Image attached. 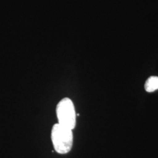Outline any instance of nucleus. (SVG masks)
<instances>
[{
	"label": "nucleus",
	"instance_id": "3",
	"mask_svg": "<svg viewBox=\"0 0 158 158\" xmlns=\"http://www.w3.org/2000/svg\"><path fill=\"white\" fill-rule=\"evenodd\" d=\"M145 89L149 93L158 90V77L151 76L148 79L145 85Z\"/></svg>",
	"mask_w": 158,
	"mask_h": 158
},
{
	"label": "nucleus",
	"instance_id": "1",
	"mask_svg": "<svg viewBox=\"0 0 158 158\" xmlns=\"http://www.w3.org/2000/svg\"><path fill=\"white\" fill-rule=\"evenodd\" d=\"M51 139L57 152L66 154L72 148L73 136L72 130L59 124L53 126L51 132Z\"/></svg>",
	"mask_w": 158,
	"mask_h": 158
},
{
	"label": "nucleus",
	"instance_id": "2",
	"mask_svg": "<svg viewBox=\"0 0 158 158\" xmlns=\"http://www.w3.org/2000/svg\"><path fill=\"white\" fill-rule=\"evenodd\" d=\"M56 115L58 124L73 130L76 123V114L73 102L70 98H63L57 104Z\"/></svg>",
	"mask_w": 158,
	"mask_h": 158
}]
</instances>
